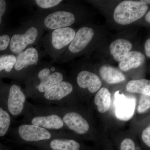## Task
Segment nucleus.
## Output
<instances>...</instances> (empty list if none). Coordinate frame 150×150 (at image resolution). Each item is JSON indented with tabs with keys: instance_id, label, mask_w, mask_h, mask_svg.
Wrapping results in <instances>:
<instances>
[{
	"instance_id": "obj_1",
	"label": "nucleus",
	"mask_w": 150,
	"mask_h": 150,
	"mask_svg": "<svg viewBox=\"0 0 150 150\" xmlns=\"http://www.w3.org/2000/svg\"><path fill=\"white\" fill-rule=\"evenodd\" d=\"M44 30L37 19L33 18L24 22L20 27L13 31L8 53L17 55L37 45L43 37Z\"/></svg>"
},
{
	"instance_id": "obj_2",
	"label": "nucleus",
	"mask_w": 150,
	"mask_h": 150,
	"mask_svg": "<svg viewBox=\"0 0 150 150\" xmlns=\"http://www.w3.org/2000/svg\"><path fill=\"white\" fill-rule=\"evenodd\" d=\"M23 89L18 83H5L0 79V103L13 119L24 115L29 102Z\"/></svg>"
},
{
	"instance_id": "obj_3",
	"label": "nucleus",
	"mask_w": 150,
	"mask_h": 150,
	"mask_svg": "<svg viewBox=\"0 0 150 150\" xmlns=\"http://www.w3.org/2000/svg\"><path fill=\"white\" fill-rule=\"evenodd\" d=\"M21 123L32 124L50 130H59L64 126L61 116L46 105H35L29 102Z\"/></svg>"
},
{
	"instance_id": "obj_4",
	"label": "nucleus",
	"mask_w": 150,
	"mask_h": 150,
	"mask_svg": "<svg viewBox=\"0 0 150 150\" xmlns=\"http://www.w3.org/2000/svg\"><path fill=\"white\" fill-rule=\"evenodd\" d=\"M44 54L38 47H30L17 54L11 79L24 83L35 71Z\"/></svg>"
},
{
	"instance_id": "obj_5",
	"label": "nucleus",
	"mask_w": 150,
	"mask_h": 150,
	"mask_svg": "<svg viewBox=\"0 0 150 150\" xmlns=\"http://www.w3.org/2000/svg\"><path fill=\"white\" fill-rule=\"evenodd\" d=\"M76 33V30L70 27L49 31L40 40L44 54L56 60L72 41Z\"/></svg>"
},
{
	"instance_id": "obj_6",
	"label": "nucleus",
	"mask_w": 150,
	"mask_h": 150,
	"mask_svg": "<svg viewBox=\"0 0 150 150\" xmlns=\"http://www.w3.org/2000/svg\"><path fill=\"white\" fill-rule=\"evenodd\" d=\"M34 18L38 19L45 30L51 31L69 27L75 23L76 15L72 11L56 8L45 11H37Z\"/></svg>"
},
{
	"instance_id": "obj_7",
	"label": "nucleus",
	"mask_w": 150,
	"mask_h": 150,
	"mask_svg": "<svg viewBox=\"0 0 150 150\" xmlns=\"http://www.w3.org/2000/svg\"><path fill=\"white\" fill-rule=\"evenodd\" d=\"M8 134L17 140L30 144L48 141L57 137L53 130L26 123L11 128Z\"/></svg>"
},
{
	"instance_id": "obj_8",
	"label": "nucleus",
	"mask_w": 150,
	"mask_h": 150,
	"mask_svg": "<svg viewBox=\"0 0 150 150\" xmlns=\"http://www.w3.org/2000/svg\"><path fill=\"white\" fill-rule=\"evenodd\" d=\"M148 5L142 1H124L115 8L114 21L118 24L126 25L142 18L147 11Z\"/></svg>"
},
{
	"instance_id": "obj_9",
	"label": "nucleus",
	"mask_w": 150,
	"mask_h": 150,
	"mask_svg": "<svg viewBox=\"0 0 150 150\" xmlns=\"http://www.w3.org/2000/svg\"><path fill=\"white\" fill-rule=\"evenodd\" d=\"M74 89L71 82L63 81L51 87L34 100L46 105L60 102L71 94Z\"/></svg>"
},
{
	"instance_id": "obj_10",
	"label": "nucleus",
	"mask_w": 150,
	"mask_h": 150,
	"mask_svg": "<svg viewBox=\"0 0 150 150\" xmlns=\"http://www.w3.org/2000/svg\"><path fill=\"white\" fill-rule=\"evenodd\" d=\"M56 71V67L51 63L40 62L33 74L24 83L25 87L23 90L26 96L38 86L44 83L50 75Z\"/></svg>"
},
{
	"instance_id": "obj_11",
	"label": "nucleus",
	"mask_w": 150,
	"mask_h": 150,
	"mask_svg": "<svg viewBox=\"0 0 150 150\" xmlns=\"http://www.w3.org/2000/svg\"><path fill=\"white\" fill-rule=\"evenodd\" d=\"M115 98L114 104L117 118L122 121L130 120L134 115L136 108V100L127 98L123 94H120L119 91L115 93Z\"/></svg>"
},
{
	"instance_id": "obj_12",
	"label": "nucleus",
	"mask_w": 150,
	"mask_h": 150,
	"mask_svg": "<svg viewBox=\"0 0 150 150\" xmlns=\"http://www.w3.org/2000/svg\"><path fill=\"white\" fill-rule=\"evenodd\" d=\"M94 34L91 28H81L76 32L72 41L68 46L67 54L75 55L82 51L91 42Z\"/></svg>"
},
{
	"instance_id": "obj_13",
	"label": "nucleus",
	"mask_w": 150,
	"mask_h": 150,
	"mask_svg": "<svg viewBox=\"0 0 150 150\" xmlns=\"http://www.w3.org/2000/svg\"><path fill=\"white\" fill-rule=\"evenodd\" d=\"M62 118L64 124L69 129L78 134H85L89 129L87 121L77 112H65Z\"/></svg>"
},
{
	"instance_id": "obj_14",
	"label": "nucleus",
	"mask_w": 150,
	"mask_h": 150,
	"mask_svg": "<svg viewBox=\"0 0 150 150\" xmlns=\"http://www.w3.org/2000/svg\"><path fill=\"white\" fill-rule=\"evenodd\" d=\"M76 82L81 88H87L92 93L98 91L102 85V81L98 76L88 71L79 73L76 77Z\"/></svg>"
},
{
	"instance_id": "obj_15",
	"label": "nucleus",
	"mask_w": 150,
	"mask_h": 150,
	"mask_svg": "<svg viewBox=\"0 0 150 150\" xmlns=\"http://www.w3.org/2000/svg\"><path fill=\"white\" fill-rule=\"evenodd\" d=\"M33 144L49 147L51 150H79L80 148L78 142L69 139L55 138Z\"/></svg>"
},
{
	"instance_id": "obj_16",
	"label": "nucleus",
	"mask_w": 150,
	"mask_h": 150,
	"mask_svg": "<svg viewBox=\"0 0 150 150\" xmlns=\"http://www.w3.org/2000/svg\"><path fill=\"white\" fill-rule=\"evenodd\" d=\"M132 43L126 39L119 38L110 44V54L115 61L121 62L128 56L132 48Z\"/></svg>"
},
{
	"instance_id": "obj_17",
	"label": "nucleus",
	"mask_w": 150,
	"mask_h": 150,
	"mask_svg": "<svg viewBox=\"0 0 150 150\" xmlns=\"http://www.w3.org/2000/svg\"><path fill=\"white\" fill-rule=\"evenodd\" d=\"M64 76L61 72L55 71L50 75L44 83L38 86L27 96V98L35 100L50 88L64 81Z\"/></svg>"
},
{
	"instance_id": "obj_18",
	"label": "nucleus",
	"mask_w": 150,
	"mask_h": 150,
	"mask_svg": "<svg viewBox=\"0 0 150 150\" xmlns=\"http://www.w3.org/2000/svg\"><path fill=\"white\" fill-rule=\"evenodd\" d=\"M99 72L103 79L110 84L120 83L126 80L125 75L121 71L110 65L102 66L100 68Z\"/></svg>"
},
{
	"instance_id": "obj_19",
	"label": "nucleus",
	"mask_w": 150,
	"mask_h": 150,
	"mask_svg": "<svg viewBox=\"0 0 150 150\" xmlns=\"http://www.w3.org/2000/svg\"><path fill=\"white\" fill-rule=\"evenodd\" d=\"M145 61L146 58L144 55L141 52L131 51L125 59L120 62L119 67L121 71H127L142 66L144 63Z\"/></svg>"
},
{
	"instance_id": "obj_20",
	"label": "nucleus",
	"mask_w": 150,
	"mask_h": 150,
	"mask_svg": "<svg viewBox=\"0 0 150 150\" xmlns=\"http://www.w3.org/2000/svg\"><path fill=\"white\" fill-rule=\"evenodd\" d=\"M16 61V55L10 53L0 54V79L10 78Z\"/></svg>"
},
{
	"instance_id": "obj_21",
	"label": "nucleus",
	"mask_w": 150,
	"mask_h": 150,
	"mask_svg": "<svg viewBox=\"0 0 150 150\" xmlns=\"http://www.w3.org/2000/svg\"><path fill=\"white\" fill-rule=\"evenodd\" d=\"M94 102L100 112L104 113L108 111L111 102V95L108 90L105 88L100 89L96 95Z\"/></svg>"
},
{
	"instance_id": "obj_22",
	"label": "nucleus",
	"mask_w": 150,
	"mask_h": 150,
	"mask_svg": "<svg viewBox=\"0 0 150 150\" xmlns=\"http://www.w3.org/2000/svg\"><path fill=\"white\" fill-rule=\"evenodd\" d=\"M126 90L132 93L150 96V81L145 79L130 81L126 85Z\"/></svg>"
},
{
	"instance_id": "obj_23",
	"label": "nucleus",
	"mask_w": 150,
	"mask_h": 150,
	"mask_svg": "<svg viewBox=\"0 0 150 150\" xmlns=\"http://www.w3.org/2000/svg\"><path fill=\"white\" fill-rule=\"evenodd\" d=\"M13 120L11 115L0 103V137L8 134Z\"/></svg>"
},
{
	"instance_id": "obj_24",
	"label": "nucleus",
	"mask_w": 150,
	"mask_h": 150,
	"mask_svg": "<svg viewBox=\"0 0 150 150\" xmlns=\"http://www.w3.org/2000/svg\"><path fill=\"white\" fill-rule=\"evenodd\" d=\"M28 3L35 6L39 11H45L56 8L63 2L62 0H35L28 1Z\"/></svg>"
},
{
	"instance_id": "obj_25",
	"label": "nucleus",
	"mask_w": 150,
	"mask_h": 150,
	"mask_svg": "<svg viewBox=\"0 0 150 150\" xmlns=\"http://www.w3.org/2000/svg\"><path fill=\"white\" fill-rule=\"evenodd\" d=\"M13 31L0 34V54L8 53L9 46Z\"/></svg>"
},
{
	"instance_id": "obj_26",
	"label": "nucleus",
	"mask_w": 150,
	"mask_h": 150,
	"mask_svg": "<svg viewBox=\"0 0 150 150\" xmlns=\"http://www.w3.org/2000/svg\"><path fill=\"white\" fill-rule=\"evenodd\" d=\"M150 107V98L149 96L142 95L140 97L139 103L138 105V112L144 113L149 109Z\"/></svg>"
},
{
	"instance_id": "obj_27",
	"label": "nucleus",
	"mask_w": 150,
	"mask_h": 150,
	"mask_svg": "<svg viewBox=\"0 0 150 150\" xmlns=\"http://www.w3.org/2000/svg\"><path fill=\"white\" fill-rule=\"evenodd\" d=\"M120 150H136L135 143L131 139H125L121 143Z\"/></svg>"
},
{
	"instance_id": "obj_28",
	"label": "nucleus",
	"mask_w": 150,
	"mask_h": 150,
	"mask_svg": "<svg viewBox=\"0 0 150 150\" xmlns=\"http://www.w3.org/2000/svg\"><path fill=\"white\" fill-rule=\"evenodd\" d=\"M8 8V2L4 0H0V27L1 25L3 18Z\"/></svg>"
},
{
	"instance_id": "obj_29",
	"label": "nucleus",
	"mask_w": 150,
	"mask_h": 150,
	"mask_svg": "<svg viewBox=\"0 0 150 150\" xmlns=\"http://www.w3.org/2000/svg\"><path fill=\"white\" fill-rule=\"evenodd\" d=\"M142 138L143 142L149 147H150V126H149L143 131Z\"/></svg>"
},
{
	"instance_id": "obj_30",
	"label": "nucleus",
	"mask_w": 150,
	"mask_h": 150,
	"mask_svg": "<svg viewBox=\"0 0 150 150\" xmlns=\"http://www.w3.org/2000/svg\"><path fill=\"white\" fill-rule=\"evenodd\" d=\"M145 51L148 57H150V39L149 38L146 41L145 44Z\"/></svg>"
},
{
	"instance_id": "obj_31",
	"label": "nucleus",
	"mask_w": 150,
	"mask_h": 150,
	"mask_svg": "<svg viewBox=\"0 0 150 150\" xmlns=\"http://www.w3.org/2000/svg\"><path fill=\"white\" fill-rule=\"evenodd\" d=\"M146 21L149 22V23H150V11H149V12L147 13L146 14Z\"/></svg>"
},
{
	"instance_id": "obj_32",
	"label": "nucleus",
	"mask_w": 150,
	"mask_h": 150,
	"mask_svg": "<svg viewBox=\"0 0 150 150\" xmlns=\"http://www.w3.org/2000/svg\"><path fill=\"white\" fill-rule=\"evenodd\" d=\"M143 2L145 3V4H146V5L149 4L150 3V1H142Z\"/></svg>"
},
{
	"instance_id": "obj_33",
	"label": "nucleus",
	"mask_w": 150,
	"mask_h": 150,
	"mask_svg": "<svg viewBox=\"0 0 150 150\" xmlns=\"http://www.w3.org/2000/svg\"><path fill=\"white\" fill-rule=\"evenodd\" d=\"M0 150H2L1 149V148H0Z\"/></svg>"
}]
</instances>
